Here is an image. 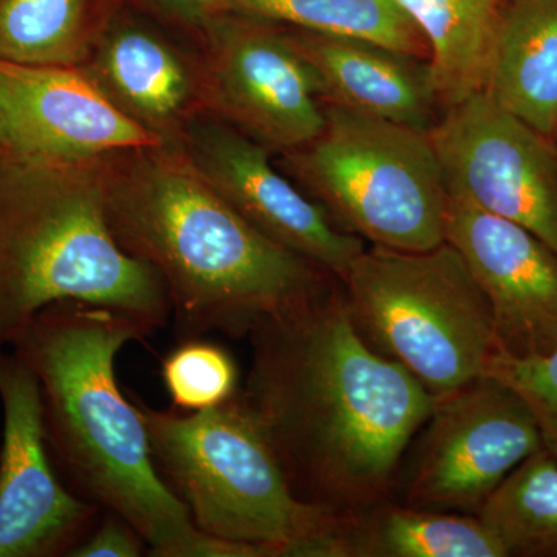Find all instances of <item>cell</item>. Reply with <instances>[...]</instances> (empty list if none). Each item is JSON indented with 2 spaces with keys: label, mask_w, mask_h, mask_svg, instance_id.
I'll list each match as a JSON object with an SVG mask.
<instances>
[{
  "label": "cell",
  "mask_w": 557,
  "mask_h": 557,
  "mask_svg": "<svg viewBox=\"0 0 557 557\" xmlns=\"http://www.w3.org/2000/svg\"><path fill=\"white\" fill-rule=\"evenodd\" d=\"M161 145L127 119L83 65L0 61V152L38 164H78Z\"/></svg>",
  "instance_id": "cell-12"
},
{
  "label": "cell",
  "mask_w": 557,
  "mask_h": 557,
  "mask_svg": "<svg viewBox=\"0 0 557 557\" xmlns=\"http://www.w3.org/2000/svg\"><path fill=\"white\" fill-rule=\"evenodd\" d=\"M134 401L161 478L203 533L262 545L271 557H282L289 544L336 518L295 496L239 395L199 412Z\"/></svg>",
  "instance_id": "cell-6"
},
{
  "label": "cell",
  "mask_w": 557,
  "mask_h": 557,
  "mask_svg": "<svg viewBox=\"0 0 557 557\" xmlns=\"http://www.w3.org/2000/svg\"><path fill=\"white\" fill-rule=\"evenodd\" d=\"M317 78L325 104L431 131L440 108L431 69L379 44L285 30Z\"/></svg>",
  "instance_id": "cell-16"
},
{
  "label": "cell",
  "mask_w": 557,
  "mask_h": 557,
  "mask_svg": "<svg viewBox=\"0 0 557 557\" xmlns=\"http://www.w3.org/2000/svg\"><path fill=\"white\" fill-rule=\"evenodd\" d=\"M339 281L362 338L434 401L485 375L498 350L493 313L448 242L424 251L372 245Z\"/></svg>",
  "instance_id": "cell-5"
},
{
  "label": "cell",
  "mask_w": 557,
  "mask_h": 557,
  "mask_svg": "<svg viewBox=\"0 0 557 557\" xmlns=\"http://www.w3.org/2000/svg\"><path fill=\"white\" fill-rule=\"evenodd\" d=\"M485 375L502 381L525 403L544 449L557 461V344L544 354L497 350L487 361Z\"/></svg>",
  "instance_id": "cell-24"
},
{
  "label": "cell",
  "mask_w": 557,
  "mask_h": 557,
  "mask_svg": "<svg viewBox=\"0 0 557 557\" xmlns=\"http://www.w3.org/2000/svg\"><path fill=\"white\" fill-rule=\"evenodd\" d=\"M203 115L222 121L270 152L300 148L321 134L324 101L317 78L274 22L222 14L201 28Z\"/></svg>",
  "instance_id": "cell-9"
},
{
  "label": "cell",
  "mask_w": 557,
  "mask_h": 557,
  "mask_svg": "<svg viewBox=\"0 0 557 557\" xmlns=\"http://www.w3.org/2000/svg\"><path fill=\"white\" fill-rule=\"evenodd\" d=\"M113 0H0V61L83 65Z\"/></svg>",
  "instance_id": "cell-20"
},
{
  "label": "cell",
  "mask_w": 557,
  "mask_h": 557,
  "mask_svg": "<svg viewBox=\"0 0 557 557\" xmlns=\"http://www.w3.org/2000/svg\"><path fill=\"white\" fill-rule=\"evenodd\" d=\"M446 190L519 223L557 252V145L486 91L443 110L429 131Z\"/></svg>",
  "instance_id": "cell-10"
},
{
  "label": "cell",
  "mask_w": 557,
  "mask_h": 557,
  "mask_svg": "<svg viewBox=\"0 0 557 557\" xmlns=\"http://www.w3.org/2000/svg\"><path fill=\"white\" fill-rule=\"evenodd\" d=\"M237 392L302 504L336 516L391 500L434 398L358 332L333 277L260 321Z\"/></svg>",
  "instance_id": "cell-1"
},
{
  "label": "cell",
  "mask_w": 557,
  "mask_h": 557,
  "mask_svg": "<svg viewBox=\"0 0 557 557\" xmlns=\"http://www.w3.org/2000/svg\"><path fill=\"white\" fill-rule=\"evenodd\" d=\"M418 435L399 504L457 515L478 516L502 482L544 449L525 403L491 375L435 399Z\"/></svg>",
  "instance_id": "cell-8"
},
{
  "label": "cell",
  "mask_w": 557,
  "mask_h": 557,
  "mask_svg": "<svg viewBox=\"0 0 557 557\" xmlns=\"http://www.w3.org/2000/svg\"><path fill=\"white\" fill-rule=\"evenodd\" d=\"M0 405V557H69L94 530L98 505L62 485L47 445L38 380L5 348Z\"/></svg>",
  "instance_id": "cell-11"
},
{
  "label": "cell",
  "mask_w": 557,
  "mask_h": 557,
  "mask_svg": "<svg viewBox=\"0 0 557 557\" xmlns=\"http://www.w3.org/2000/svg\"><path fill=\"white\" fill-rule=\"evenodd\" d=\"M152 330L108 307H46L10 341L42 399L50 456L79 496L126 520L156 557H200L207 533L161 478L148 428L116 383L121 348Z\"/></svg>",
  "instance_id": "cell-3"
},
{
  "label": "cell",
  "mask_w": 557,
  "mask_h": 557,
  "mask_svg": "<svg viewBox=\"0 0 557 557\" xmlns=\"http://www.w3.org/2000/svg\"><path fill=\"white\" fill-rule=\"evenodd\" d=\"M230 10L318 35L368 40L418 60L429 58L426 40L395 0H230Z\"/></svg>",
  "instance_id": "cell-21"
},
{
  "label": "cell",
  "mask_w": 557,
  "mask_h": 557,
  "mask_svg": "<svg viewBox=\"0 0 557 557\" xmlns=\"http://www.w3.org/2000/svg\"><path fill=\"white\" fill-rule=\"evenodd\" d=\"M183 148L212 188L252 228L333 276L343 277L368 248L273 166L269 149L228 124L200 115L190 123Z\"/></svg>",
  "instance_id": "cell-13"
},
{
  "label": "cell",
  "mask_w": 557,
  "mask_h": 557,
  "mask_svg": "<svg viewBox=\"0 0 557 557\" xmlns=\"http://www.w3.org/2000/svg\"><path fill=\"white\" fill-rule=\"evenodd\" d=\"M100 525L70 553L69 557H139L145 555L146 542L126 520L108 512Z\"/></svg>",
  "instance_id": "cell-25"
},
{
  "label": "cell",
  "mask_w": 557,
  "mask_h": 557,
  "mask_svg": "<svg viewBox=\"0 0 557 557\" xmlns=\"http://www.w3.org/2000/svg\"><path fill=\"white\" fill-rule=\"evenodd\" d=\"M108 159L0 163V346L46 307H108L156 332L171 317L159 274L121 248L108 220Z\"/></svg>",
  "instance_id": "cell-4"
},
{
  "label": "cell",
  "mask_w": 557,
  "mask_h": 557,
  "mask_svg": "<svg viewBox=\"0 0 557 557\" xmlns=\"http://www.w3.org/2000/svg\"><path fill=\"white\" fill-rule=\"evenodd\" d=\"M3 348H5V347L0 346V354H2Z\"/></svg>",
  "instance_id": "cell-28"
},
{
  "label": "cell",
  "mask_w": 557,
  "mask_h": 557,
  "mask_svg": "<svg viewBox=\"0 0 557 557\" xmlns=\"http://www.w3.org/2000/svg\"><path fill=\"white\" fill-rule=\"evenodd\" d=\"M445 240L490 302L498 350L544 354L557 344V252L536 234L458 197L446 201Z\"/></svg>",
  "instance_id": "cell-14"
},
{
  "label": "cell",
  "mask_w": 557,
  "mask_h": 557,
  "mask_svg": "<svg viewBox=\"0 0 557 557\" xmlns=\"http://www.w3.org/2000/svg\"><path fill=\"white\" fill-rule=\"evenodd\" d=\"M555 141H556V145H557V132H556V135H555Z\"/></svg>",
  "instance_id": "cell-29"
},
{
  "label": "cell",
  "mask_w": 557,
  "mask_h": 557,
  "mask_svg": "<svg viewBox=\"0 0 557 557\" xmlns=\"http://www.w3.org/2000/svg\"><path fill=\"white\" fill-rule=\"evenodd\" d=\"M2 159H3V156H2V152H0V163H2Z\"/></svg>",
  "instance_id": "cell-27"
},
{
  "label": "cell",
  "mask_w": 557,
  "mask_h": 557,
  "mask_svg": "<svg viewBox=\"0 0 557 557\" xmlns=\"http://www.w3.org/2000/svg\"><path fill=\"white\" fill-rule=\"evenodd\" d=\"M163 16L190 28L207 27L209 22L230 13V0H141Z\"/></svg>",
  "instance_id": "cell-26"
},
{
  "label": "cell",
  "mask_w": 557,
  "mask_h": 557,
  "mask_svg": "<svg viewBox=\"0 0 557 557\" xmlns=\"http://www.w3.org/2000/svg\"><path fill=\"white\" fill-rule=\"evenodd\" d=\"M478 516L508 557H557L555 458L545 449L528 458L491 494Z\"/></svg>",
  "instance_id": "cell-22"
},
{
  "label": "cell",
  "mask_w": 557,
  "mask_h": 557,
  "mask_svg": "<svg viewBox=\"0 0 557 557\" xmlns=\"http://www.w3.org/2000/svg\"><path fill=\"white\" fill-rule=\"evenodd\" d=\"M486 91L545 137L557 132V0L498 7Z\"/></svg>",
  "instance_id": "cell-17"
},
{
  "label": "cell",
  "mask_w": 557,
  "mask_h": 557,
  "mask_svg": "<svg viewBox=\"0 0 557 557\" xmlns=\"http://www.w3.org/2000/svg\"><path fill=\"white\" fill-rule=\"evenodd\" d=\"M429 47L440 108H453L485 86L498 16L496 0H395Z\"/></svg>",
  "instance_id": "cell-19"
},
{
  "label": "cell",
  "mask_w": 557,
  "mask_h": 557,
  "mask_svg": "<svg viewBox=\"0 0 557 557\" xmlns=\"http://www.w3.org/2000/svg\"><path fill=\"white\" fill-rule=\"evenodd\" d=\"M106 208L121 248L159 274L188 338H245L336 277L252 228L183 146L110 156Z\"/></svg>",
  "instance_id": "cell-2"
},
{
  "label": "cell",
  "mask_w": 557,
  "mask_h": 557,
  "mask_svg": "<svg viewBox=\"0 0 557 557\" xmlns=\"http://www.w3.org/2000/svg\"><path fill=\"white\" fill-rule=\"evenodd\" d=\"M161 379L175 409L199 412L225 405L239 392L230 351L199 338L185 339L161 362Z\"/></svg>",
  "instance_id": "cell-23"
},
{
  "label": "cell",
  "mask_w": 557,
  "mask_h": 557,
  "mask_svg": "<svg viewBox=\"0 0 557 557\" xmlns=\"http://www.w3.org/2000/svg\"><path fill=\"white\" fill-rule=\"evenodd\" d=\"M83 67L113 104L161 145L183 146L203 115L197 61L141 21L113 11Z\"/></svg>",
  "instance_id": "cell-15"
},
{
  "label": "cell",
  "mask_w": 557,
  "mask_h": 557,
  "mask_svg": "<svg viewBox=\"0 0 557 557\" xmlns=\"http://www.w3.org/2000/svg\"><path fill=\"white\" fill-rule=\"evenodd\" d=\"M332 557H508L479 516L429 511L386 500L338 518Z\"/></svg>",
  "instance_id": "cell-18"
},
{
  "label": "cell",
  "mask_w": 557,
  "mask_h": 557,
  "mask_svg": "<svg viewBox=\"0 0 557 557\" xmlns=\"http://www.w3.org/2000/svg\"><path fill=\"white\" fill-rule=\"evenodd\" d=\"M321 134L281 153V170L341 230L375 247L445 242L448 190L429 131L325 104Z\"/></svg>",
  "instance_id": "cell-7"
}]
</instances>
